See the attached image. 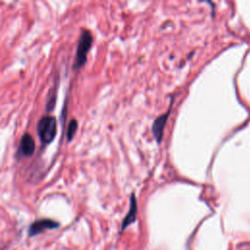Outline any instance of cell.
I'll return each instance as SVG.
<instances>
[{
	"instance_id": "cell-1",
	"label": "cell",
	"mask_w": 250,
	"mask_h": 250,
	"mask_svg": "<svg viewBox=\"0 0 250 250\" xmlns=\"http://www.w3.org/2000/svg\"><path fill=\"white\" fill-rule=\"evenodd\" d=\"M92 44H93L92 33L87 29H83L79 36L77 49L75 53V60L73 63V67L75 69H79L85 64L87 61V56L91 49Z\"/></svg>"
},
{
	"instance_id": "cell-2",
	"label": "cell",
	"mask_w": 250,
	"mask_h": 250,
	"mask_svg": "<svg viewBox=\"0 0 250 250\" xmlns=\"http://www.w3.org/2000/svg\"><path fill=\"white\" fill-rule=\"evenodd\" d=\"M37 135L40 139V142L43 145H48L52 143L57 134V120L54 116L45 115L42 116L36 127Z\"/></svg>"
},
{
	"instance_id": "cell-3",
	"label": "cell",
	"mask_w": 250,
	"mask_h": 250,
	"mask_svg": "<svg viewBox=\"0 0 250 250\" xmlns=\"http://www.w3.org/2000/svg\"><path fill=\"white\" fill-rule=\"evenodd\" d=\"M173 104V102L171 103L168 110L159 115L158 117H156L152 123V126H151V131H152V135L155 139V141L157 142V144H160L161 141H162V138H163V132H164V128H165V125L167 123V120H168V117L170 115V112H171V106Z\"/></svg>"
},
{
	"instance_id": "cell-4",
	"label": "cell",
	"mask_w": 250,
	"mask_h": 250,
	"mask_svg": "<svg viewBox=\"0 0 250 250\" xmlns=\"http://www.w3.org/2000/svg\"><path fill=\"white\" fill-rule=\"evenodd\" d=\"M35 151V142L33 138L28 134L25 133L21 136L19 147H18V153L17 156H31Z\"/></svg>"
},
{
	"instance_id": "cell-5",
	"label": "cell",
	"mask_w": 250,
	"mask_h": 250,
	"mask_svg": "<svg viewBox=\"0 0 250 250\" xmlns=\"http://www.w3.org/2000/svg\"><path fill=\"white\" fill-rule=\"evenodd\" d=\"M59 227V223L50 220V219H41L38 221H35L29 228V235L33 236L35 234H38L42 232L45 229H52Z\"/></svg>"
},
{
	"instance_id": "cell-6",
	"label": "cell",
	"mask_w": 250,
	"mask_h": 250,
	"mask_svg": "<svg viewBox=\"0 0 250 250\" xmlns=\"http://www.w3.org/2000/svg\"><path fill=\"white\" fill-rule=\"evenodd\" d=\"M136 215H137V200L136 196L134 193L131 194L130 196V207L127 215L125 216L123 222H122V229L127 228L130 224L135 222L136 220Z\"/></svg>"
},
{
	"instance_id": "cell-7",
	"label": "cell",
	"mask_w": 250,
	"mask_h": 250,
	"mask_svg": "<svg viewBox=\"0 0 250 250\" xmlns=\"http://www.w3.org/2000/svg\"><path fill=\"white\" fill-rule=\"evenodd\" d=\"M77 128H78L77 121L75 119H71L70 122L68 123V126L66 129V139L68 142H70L73 139V137L77 131Z\"/></svg>"
},
{
	"instance_id": "cell-8",
	"label": "cell",
	"mask_w": 250,
	"mask_h": 250,
	"mask_svg": "<svg viewBox=\"0 0 250 250\" xmlns=\"http://www.w3.org/2000/svg\"><path fill=\"white\" fill-rule=\"evenodd\" d=\"M57 87L53 89V91L50 92V94L48 95V99H47V104H46V110L48 111H52L55 104H56V97H57Z\"/></svg>"
}]
</instances>
